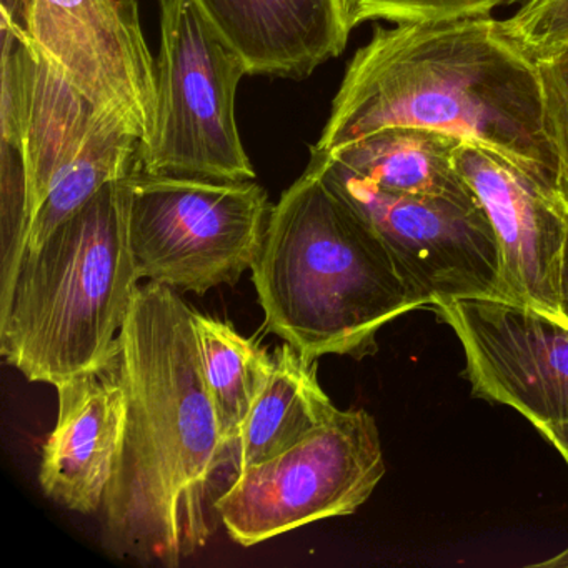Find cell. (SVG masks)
<instances>
[{
    "label": "cell",
    "instance_id": "18",
    "mask_svg": "<svg viewBox=\"0 0 568 568\" xmlns=\"http://www.w3.org/2000/svg\"><path fill=\"white\" fill-rule=\"evenodd\" d=\"M348 31L368 21L395 26L487 18L518 0H338Z\"/></svg>",
    "mask_w": 568,
    "mask_h": 568
},
{
    "label": "cell",
    "instance_id": "5",
    "mask_svg": "<svg viewBox=\"0 0 568 568\" xmlns=\"http://www.w3.org/2000/svg\"><path fill=\"white\" fill-rule=\"evenodd\" d=\"M118 184L141 278L204 295L254 267L272 211L262 185L151 174L138 158Z\"/></svg>",
    "mask_w": 568,
    "mask_h": 568
},
{
    "label": "cell",
    "instance_id": "4",
    "mask_svg": "<svg viewBox=\"0 0 568 568\" xmlns=\"http://www.w3.org/2000/svg\"><path fill=\"white\" fill-rule=\"evenodd\" d=\"M139 281L114 179L0 281V355L54 387L98 367L118 347Z\"/></svg>",
    "mask_w": 568,
    "mask_h": 568
},
{
    "label": "cell",
    "instance_id": "14",
    "mask_svg": "<svg viewBox=\"0 0 568 568\" xmlns=\"http://www.w3.org/2000/svg\"><path fill=\"white\" fill-rule=\"evenodd\" d=\"M248 75L305 79L348 42L338 0H191Z\"/></svg>",
    "mask_w": 568,
    "mask_h": 568
},
{
    "label": "cell",
    "instance_id": "15",
    "mask_svg": "<svg viewBox=\"0 0 568 568\" xmlns=\"http://www.w3.org/2000/svg\"><path fill=\"white\" fill-rule=\"evenodd\" d=\"M337 412L318 382L317 361L284 342L274 352V372L245 418L227 462L235 474L264 464L301 444Z\"/></svg>",
    "mask_w": 568,
    "mask_h": 568
},
{
    "label": "cell",
    "instance_id": "7",
    "mask_svg": "<svg viewBox=\"0 0 568 568\" xmlns=\"http://www.w3.org/2000/svg\"><path fill=\"white\" fill-rule=\"evenodd\" d=\"M385 475L375 418L341 410L284 454L235 474L215 498L232 540L254 547L295 528L354 514Z\"/></svg>",
    "mask_w": 568,
    "mask_h": 568
},
{
    "label": "cell",
    "instance_id": "6",
    "mask_svg": "<svg viewBox=\"0 0 568 568\" xmlns=\"http://www.w3.org/2000/svg\"><path fill=\"white\" fill-rule=\"evenodd\" d=\"M247 74L191 0H161V54L154 134L139 148L151 174L255 181L235 121V94Z\"/></svg>",
    "mask_w": 568,
    "mask_h": 568
},
{
    "label": "cell",
    "instance_id": "20",
    "mask_svg": "<svg viewBox=\"0 0 568 568\" xmlns=\"http://www.w3.org/2000/svg\"><path fill=\"white\" fill-rule=\"evenodd\" d=\"M501 28L528 58H551L568 48V0H528Z\"/></svg>",
    "mask_w": 568,
    "mask_h": 568
},
{
    "label": "cell",
    "instance_id": "3",
    "mask_svg": "<svg viewBox=\"0 0 568 568\" xmlns=\"http://www.w3.org/2000/svg\"><path fill=\"white\" fill-rule=\"evenodd\" d=\"M252 282L267 332L315 361L374 354L385 324L425 307L312 161L272 207Z\"/></svg>",
    "mask_w": 568,
    "mask_h": 568
},
{
    "label": "cell",
    "instance_id": "23",
    "mask_svg": "<svg viewBox=\"0 0 568 568\" xmlns=\"http://www.w3.org/2000/svg\"><path fill=\"white\" fill-rule=\"evenodd\" d=\"M560 317L568 322V229L560 261Z\"/></svg>",
    "mask_w": 568,
    "mask_h": 568
},
{
    "label": "cell",
    "instance_id": "19",
    "mask_svg": "<svg viewBox=\"0 0 568 568\" xmlns=\"http://www.w3.org/2000/svg\"><path fill=\"white\" fill-rule=\"evenodd\" d=\"M0 192V281H4L24 254L29 232L24 164L19 152L8 144H2Z\"/></svg>",
    "mask_w": 568,
    "mask_h": 568
},
{
    "label": "cell",
    "instance_id": "10",
    "mask_svg": "<svg viewBox=\"0 0 568 568\" xmlns=\"http://www.w3.org/2000/svg\"><path fill=\"white\" fill-rule=\"evenodd\" d=\"M465 352L474 397L508 405L528 422L568 424V322L504 298L434 305Z\"/></svg>",
    "mask_w": 568,
    "mask_h": 568
},
{
    "label": "cell",
    "instance_id": "11",
    "mask_svg": "<svg viewBox=\"0 0 568 568\" xmlns=\"http://www.w3.org/2000/svg\"><path fill=\"white\" fill-rule=\"evenodd\" d=\"M455 165L497 237L500 298L560 317V261L568 209L558 192L475 142H460Z\"/></svg>",
    "mask_w": 568,
    "mask_h": 568
},
{
    "label": "cell",
    "instance_id": "21",
    "mask_svg": "<svg viewBox=\"0 0 568 568\" xmlns=\"http://www.w3.org/2000/svg\"><path fill=\"white\" fill-rule=\"evenodd\" d=\"M535 64L540 79L545 129L558 161L557 191L568 209V48Z\"/></svg>",
    "mask_w": 568,
    "mask_h": 568
},
{
    "label": "cell",
    "instance_id": "24",
    "mask_svg": "<svg viewBox=\"0 0 568 568\" xmlns=\"http://www.w3.org/2000/svg\"><path fill=\"white\" fill-rule=\"evenodd\" d=\"M535 567L568 568V548L555 555L554 558H548V560L540 561V564H535Z\"/></svg>",
    "mask_w": 568,
    "mask_h": 568
},
{
    "label": "cell",
    "instance_id": "16",
    "mask_svg": "<svg viewBox=\"0 0 568 568\" xmlns=\"http://www.w3.org/2000/svg\"><path fill=\"white\" fill-rule=\"evenodd\" d=\"M460 142L432 129L390 128L327 155L395 194L468 197L471 191L455 165Z\"/></svg>",
    "mask_w": 568,
    "mask_h": 568
},
{
    "label": "cell",
    "instance_id": "12",
    "mask_svg": "<svg viewBox=\"0 0 568 568\" xmlns=\"http://www.w3.org/2000/svg\"><path fill=\"white\" fill-rule=\"evenodd\" d=\"M55 388L58 424L42 448L39 481L62 507L92 515L104 505L124 440L128 400L118 347Z\"/></svg>",
    "mask_w": 568,
    "mask_h": 568
},
{
    "label": "cell",
    "instance_id": "8",
    "mask_svg": "<svg viewBox=\"0 0 568 568\" xmlns=\"http://www.w3.org/2000/svg\"><path fill=\"white\" fill-rule=\"evenodd\" d=\"M311 161L384 242L398 274L425 307L455 298H500L497 237L474 194H395L315 148Z\"/></svg>",
    "mask_w": 568,
    "mask_h": 568
},
{
    "label": "cell",
    "instance_id": "9",
    "mask_svg": "<svg viewBox=\"0 0 568 568\" xmlns=\"http://www.w3.org/2000/svg\"><path fill=\"white\" fill-rule=\"evenodd\" d=\"M19 28L64 78L121 119L144 148L158 114V65L135 0H24Z\"/></svg>",
    "mask_w": 568,
    "mask_h": 568
},
{
    "label": "cell",
    "instance_id": "1",
    "mask_svg": "<svg viewBox=\"0 0 568 568\" xmlns=\"http://www.w3.org/2000/svg\"><path fill=\"white\" fill-rule=\"evenodd\" d=\"M194 308L168 285L139 287L118 351L125 428L105 494V547L178 567L215 531L214 480L227 462L205 387Z\"/></svg>",
    "mask_w": 568,
    "mask_h": 568
},
{
    "label": "cell",
    "instance_id": "13",
    "mask_svg": "<svg viewBox=\"0 0 568 568\" xmlns=\"http://www.w3.org/2000/svg\"><path fill=\"white\" fill-rule=\"evenodd\" d=\"M29 59L0 112L2 144L21 155L29 225L52 187L78 164L109 112L82 95L28 38ZM119 119V118H118Z\"/></svg>",
    "mask_w": 568,
    "mask_h": 568
},
{
    "label": "cell",
    "instance_id": "22",
    "mask_svg": "<svg viewBox=\"0 0 568 568\" xmlns=\"http://www.w3.org/2000/svg\"><path fill=\"white\" fill-rule=\"evenodd\" d=\"M537 430L560 452L568 464V424L540 425Z\"/></svg>",
    "mask_w": 568,
    "mask_h": 568
},
{
    "label": "cell",
    "instance_id": "2",
    "mask_svg": "<svg viewBox=\"0 0 568 568\" xmlns=\"http://www.w3.org/2000/svg\"><path fill=\"white\" fill-rule=\"evenodd\" d=\"M390 128L475 142L557 191L537 64L490 16L378 28L348 64L314 148L334 154Z\"/></svg>",
    "mask_w": 568,
    "mask_h": 568
},
{
    "label": "cell",
    "instance_id": "17",
    "mask_svg": "<svg viewBox=\"0 0 568 568\" xmlns=\"http://www.w3.org/2000/svg\"><path fill=\"white\" fill-rule=\"evenodd\" d=\"M205 387L214 404L225 450H231L255 400L274 372V354L235 331L231 322L194 311Z\"/></svg>",
    "mask_w": 568,
    "mask_h": 568
}]
</instances>
